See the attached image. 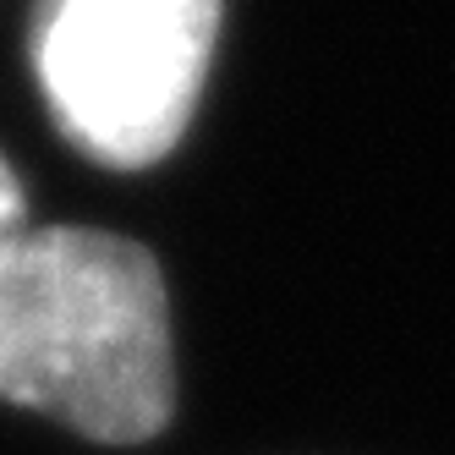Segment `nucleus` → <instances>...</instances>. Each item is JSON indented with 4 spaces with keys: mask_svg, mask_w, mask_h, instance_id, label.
Returning a JSON list of instances; mask_svg holds the SVG:
<instances>
[{
    "mask_svg": "<svg viewBox=\"0 0 455 455\" xmlns=\"http://www.w3.org/2000/svg\"><path fill=\"white\" fill-rule=\"evenodd\" d=\"M0 401L100 444L165 428L176 351L154 252L93 225H28L0 247Z\"/></svg>",
    "mask_w": 455,
    "mask_h": 455,
    "instance_id": "1",
    "label": "nucleus"
},
{
    "mask_svg": "<svg viewBox=\"0 0 455 455\" xmlns=\"http://www.w3.org/2000/svg\"><path fill=\"white\" fill-rule=\"evenodd\" d=\"M220 0H50L34 67L50 116L116 171L159 165L209 77Z\"/></svg>",
    "mask_w": 455,
    "mask_h": 455,
    "instance_id": "2",
    "label": "nucleus"
},
{
    "mask_svg": "<svg viewBox=\"0 0 455 455\" xmlns=\"http://www.w3.org/2000/svg\"><path fill=\"white\" fill-rule=\"evenodd\" d=\"M17 231H28V204H22V181H17V171L0 159V247H6Z\"/></svg>",
    "mask_w": 455,
    "mask_h": 455,
    "instance_id": "3",
    "label": "nucleus"
}]
</instances>
